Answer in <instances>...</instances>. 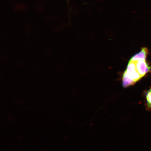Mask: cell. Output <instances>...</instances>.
I'll return each mask as SVG.
<instances>
[{"mask_svg":"<svg viewBox=\"0 0 151 151\" xmlns=\"http://www.w3.org/2000/svg\"><path fill=\"white\" fill-rule=\"evenodd\" d=\"M131 59L134 62L136 68L142 78L147 73H151V66L149 65L146 60H137L132 58Z\"/></svg>","mask_w":151,"mask_h":151,"instance_id":"6da1fadb","label":"cell"},{"mask_svg":"<svg viewBox=\"0 0 151 151\" xmlns=\"http://www.w3.org/2000/svg\"><path fill=\"white\" fill-rule=\"evenodd\" d=\"M149 54L148 49L144 47L141 49L140 52L132 57V58L137 60H146Z\"/></svg>","mask_w":151,"mask_h":151,"instance_id":"3957f363","label":"cell"},{"mask_svg":"<svg viewBox=\"0 0 151 151\" xmlns=\"http://www.w3.org/2000/svg\"><path fill=\"white\" fill-rule=\"evenodd\" d=\"M144 105L146 110L151 111V88L143 92Z\"/></svg>","mask_w":151,"mask_h":151,"instance_id":"7a4b0ae2","label":"cell"}]
</instances>
